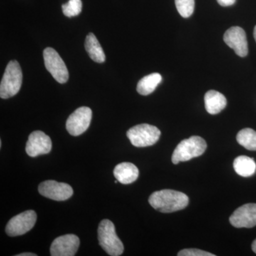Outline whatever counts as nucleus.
<instances>
[{"mask_svg": "<svg viewBox=\"0 0 256 256\" xmlns=\"http://www.w3.org/2000/svg\"><path fill=\"white\" fill-rule=\"evenodd\" d=\"M149 203L158 212L172 213L186 208L188 204V197L181 192L163 190L152 194Z\"/></svg>", "mask_w": 256, "mask_h": 256, "instance_id": "1", "label": "nucleus"}, {"mask_svg": "<svg viewBox=\"0 0 256 256\" xmlns=\"http://www.w3.org/2000/svg\"><path fill=\"white\" fill-rule=\"evenodd\" d=\"M99 245L108 255L119 256L124 252V246L116 232L114 225L111 220H104L98 229Z\"/></svg>", "mask_w": 256, "mask_h": 256, "instance_id": "2", "label": "nucleus"}, {"mask_svg": "<svg viewBox=\"0 0 256 256\" xmlns=\"http://www.w3.org/2000/svg\"><path fill=\"white\" fill-rule=\"evenodd\" d=\"M206 141L200 136H192L188 139L183 140L175 148L172 161L176 164L181 162H186L192 158L202 156L206 151Z\"/></svg>", "mask_w": 256, "mask_h": 256, "instance_id": "3", "label": "nucleus"}, {"mask_svg": "<svg viewBox=\"0 0 256 256\" xmlns=\"http://www.w3.org/2000/svg\"><path fill=\"white\" fill-rule=\"evenodd\" d=\"M22 82V72L20 64L12 60L6 66L0 84V97L8 99L20 92Z\"/></svg>", "mask_w": 256, "mask_h": 256, "instance_id": "4", "label": "nucleus"}, {"mask_svg": "<svg viewBox=\"0 0 256 256\" xmlns=\"http://www.w3.org/2000/svg\"><path fill=\"white\" fill-rule=\"evenodd\" d=\"M161 132L156 126L140 124L131 128L127 132L131 144L137 148L152 146L159 140Z\"/></svg>", "mask_w": 256, "mask_h": 256, "instance_id": "5", "label": "nucleus"}, {"mask_svg": "<svg viewBox=\"0 0 256 256\" xmlns=\"http://www.w3.org/2000/svg\"><path fill=\"white\" fill-rule=\"evenodd\" d=\"M43 55L45 66L53 78L60 84L66 82L68 80V69L56 50L48 47L44 50Z\"/></svg>", "mask_w": 256, "mask_h": 256, "instance_id": "6", "label": "nucleus"}, {"mask_svg": "<svg viewBox=\"0 0 256 256\" xmlns=\"http://www.w3.org/2000/svg\"><path fill=\"white\" fill-rule=\"evenodd\" d=\"M36 220L37 216L34 210L24 212L9 220L5 229L6 233L12 237L24 235L34 226Z\"/></svg>", "mask_w": 256, "mask_h": 256, "instance_id": "7", "label": "nucleus"}, {"mask_svg": "<svg viewBox=\"0 0 256 256\" xmlns=\"http://www.w3.org/2000/svg\"><path fill=\"white\" fill-rule=\"evenodd\" d=\"M92 119V110L88 107H80L69 116L66 121V130L69 134L78 136L89 128Z\"/></svg>", "mask_w": 256, "mask_h": 256, "instance_id": "8", "label": "nucleus"}, {"mask_svg": "<svg viewBox=\"0 0 256 256\" xmlns=\"http://www.w3.org/2000/svg\"><path fill=\"white\" fill-rule=\"evenodd\" d=\"M38 190L42 196L54 201H66L74 194L73 188L68 184L58 182L54 180L43 182Z\"/></svg>", "mask_w": 256, "mask_h": 256, "instance_id": "9", "label": "nucleus"}, {"mask_svg": "<svg viewBox=\"0 0 256 256\" xmlns=\"http://www.w3.org/2000/svg\"><path fill=\"white\" fill-rule=\"evenodd\" d=\"M80 240L77 236L67 234L58 237L54 240L50 248V256H74L76 254Z\"/></svg>", "mask_w": 256, "mask_h": 256, "instance_id": "10", "label": "nucleus"}, {"mask_svg": "<svg viewBox=\"0 0 256 256\" xmlns=\"http://www.w3.org/2000/svg\"><path fill=\"white\" fill-rule=\"evenodd\" d=\"M224 42L230 48H233L235 53L240 57H245L248 53V46L246 32L239 26H233L225 32Z\"/></svg>", "mask_w": 256, "mask_h": 256, "instance_id": "11", "label": "nucleus"}, {"mask_svg": "<svg viewBox=\"0 0 256 256\" xmlns=\"http://www.w3.org/2000/svg\"><path fill=\"white\" fill-rule=\"evenodd\" d=\"M230 223L236 228H252L256 226V204L239 207L230 216Z\"/></svg>", "mask_w": 256, "mask_h": 256, "instance_id": "12", "label": "nucleus"}, {"mask_svg": "<svg viewBox=\"0 0 256 256\" xmlns=\"http://www.w3.org/2000/svg\"><path fill=\"white\" fill-rule=\"evenodd\" d=\"M50 138L42 131H34L28 136L26 146V152L28 156L35 158L41 154H46L52 150Z\"/></svg>", "mask_w": 256, "mask_h": 256, "instance_id": "13", "label": "nucleus"}, {"mask_svg": "<svg viewBox=\"0 0 256 256\" xmlns=\"http://www.w3.org/2000/svg\"><path fill=\"white\" fill-rule=\"evenodd\" d=\"M114 178L122 184H130L136 182L139 176V170L134 164L122 162L114 168Z\"/></svg>", "mask_w": 256, "mask_h": 256, "instance_id": "14", "label": "nucleus"}, {"mask_svg": "<svg viewBox=\"0 0 256 256\" xmlns=\"http://www.w3.org/2000/svg\"><path fill=\"white\" fill-rule=\"evenodd\" d=\"M204 104L208 114H216L225 108L227 100L223 94L216 90H210L205 94Z\"/></svg>", "mask_w": 256, "mask_h": 256, "instance_id": "15", "label": "nucleus"}, {"mask_svg": "<svg viewBox=\"0 0 256 256\" xmlns=\"http://www.w3.org/2000/svg\"><path fill=\"white\" fill-rule=\"evenodd\" d=\"M86 50L90 58L96 63H104L106 60V55L100 43L94 34H88L85 42Z\"/></svg>", "mask_w": 256, "mask_h": 256, "instance_id": "16", "label": "nucleus"}, {"mask_svg": "<svg viewBox=\"0 0 256 256\" xmlns=\"http://www.w3.org/2000/svg\"><path fill=\"white\" fill-rule=\"evenodd\" d=\"M236 172L244 178H248L256 173V164L254 160L247 156H239L234 161Z\"/></svg>", "mask_w": 256, "mask_h": 256, "instance_id": "17", "label": "nucleus"}, {"mask_svg": "<svg viewBox=\"0 0 256 256\" xmlns=\"http://www.w3.org/2000/svg\"><path fill=\"white\" fill-rule=\"evenodd\" d=\"M162 80V77L158 73H153L146 76L138 82L137 90L138 94L148 96L154 92L156 88Z\"/></svg>", "mask_w": 256, "mask_h": 256, "instance_id": "18", "label": "nucleus"}, {"mask_svg": "<svg viewBox=\"0 0 256 256\" xmlns=\"http://www.w3.org/2000/svg\"><path fill=\"white\" fill-rule=\"evenodd\" d=\"M237 142L246 150L256 151V131L252 128H244L236 136Z\"/></svg>", "mask_w": 256, "mask_h": 256, "instance_id": "19", "label": "nucleus"}, {"mask_svg": "<svg viewBox=\"0 0 256 256\" xmlns=\"http://www.w3.org/2000/svg\"><path fill=\"white\" fill-rule=\"evenodd\" d=\"M176 10L184 18H188L193 14L194 10V0H175Z\"/></svg>", "mask_w": 256, "mask_h": 256, "instance_id": "20", "label": "nucleus"}, {"mask_svg": "<svg viewBox=\"0 0 256 256\" xmlns=\"http://www.w3.org/2000/svg\"><path fill=\"white\" fill-rule=\"evenodd\" d=\"M62 10L67 18L78 16L82 11V0H69L68 3L62 5Z\"/></svg>", "mask_w": 256, "mask_h": 256, "instance_id": "21", "label": "nucleus"}, {"mask_svg": "<svg viewBox=\"0 0 256 256\" xmlns=\"http://www.w3.org/2000/svg\"><path fill=\"white\" fill-rule=\"evenodd\" d=\"M178 256H215L214 254H210L204 250L196 248L184 249L178 252Z\"/></svg>", "mask_w": 256, "mask_h": 256, "instance_id": "22", "label": "nucleus"}, {"mask_svg": "<svg viewBox=\"0 0 256 256\" xmlns=\"http://www.w3.org/2000/svg\"><path fill=\"white\" fill-rule=\"evenodd\" d=\"M218 4L222 6H232L236 2V0H217Z\"/></svg>", "mask_w": 256, "mask_h": 256, "instance_id": "23", "label": "nucleus"}, {"mask_svg": "<svg viewBox=\"0 0 256 256\" xmlns=\"http://www.w3.org/2000/svg\"><path fill=\"white\" fill-rule=\"evenodd\" d=\"M16 256H36V254H32V252H23V254H18Z\"/></svg>", "mask_w": 256, "mask_h": 256, "instance_id": "24", "label": "nucleus"}, {"mask_svg": "<svg viewBox=\"0 0 256 256\" xmlns=\"http://www.w3.org/2000/svg\"><path fill=\"white\" fill-rule=\"evenodd\" d=\"M252 252H255V254H256V239L255 240H254V242H252Z\"/></svg>", "mask_w": 256, "mask_h": 256, "instance_id": "25", "label": "nucleus"}, {"mask_svg": "<svg viewBox=\"0 0 256 256\" xmlns=\"http://www.w3.org/2000/svg\"><path fill=\"white\" fill-rule=\"evenodd\" d=\"M254 38H255V40L256 42V26H255V28H254Z\"/></svg>", "mask_w": 256, "mask_h": 256, "instance_id": "26", "label": "nucleus"}]
</instances>
